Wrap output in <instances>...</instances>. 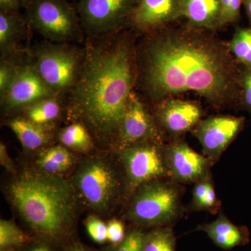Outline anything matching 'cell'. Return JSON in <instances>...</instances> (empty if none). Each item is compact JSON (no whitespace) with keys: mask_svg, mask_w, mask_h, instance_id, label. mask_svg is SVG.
Wrapping results in <instances>:
<instances>
[{"mask_svg":"<svg viewBox=\"0 0 251 251\" xmlns=\"http://www.w3.org/2000/svg\"><path fill=\"white\" fill-rule=\"evenodd\" d=\"M64 251H99L92 248L87 247L85 244H82V242H75L72 244H69Z\"/></svg>","mask_w":251,"mask_h":251,"instance_id":"d590c367","label":"cell"},{"mask_svg":"<svg viewBox=\"0 0 251 251\" xmlns=\"http://www.w3.org/2000/svg\"><path fill=\"white\" fill-rule=\"evenodd\" d=\"M59 140L64 147L80 153H87L94 148L90 132L80 122L64 127L59 133Z\"/></svg>","mask_w":251,"mask_h":251,"instance_id":"44dd1931","label":"cell"},{"mask_svg":"<svg viewBox=\"0 0 251 251\" xmlns=\"http://www.w3.org/2000/svg\"><path fill=\"white\" fill-rule=\"evenodd\" d=\"M212 181L210 173L195 183L191 208L195 211H204L208 188Z\"/></svg>","mask_w":251,"mask_h":251,"instance_id":"f546056e","label":"cell"},{"mask_svg":"<svg viewBox=\"0 0 251 251\" xmlns=\"http://www.w3.org/2000/svg\"><path fill=\"white\" fill-rule=\"evenodd\" d=\"M6 193L19 215L41 241L54 244L72 233L79 196L71 181L41 171L23 173Z\"/></svg>","mask_w":251,"mask_h":251,"instance_id":"3957f363","label":"cell"},{"mask_svg":"<svg viewBox=\"0 0 251 251\" xmlns=\"http://www.w3.org/2000/svg\"><path fill=\"white\" fill-rule=\"evenodd\" d=\"M57 97L36 72L32 60L21 64L7 90L1 96L4 111L23 110L42 99Z\"/></svg>","mask_w":251,"mask_h":251,"instance_id":"30bf717a","label":"cell"},{"mask_svg":"<svg viewBox=\"0 0 251 251\" xmlns=\"http://www.w3.org/2000/svg\"><path fill=\"white\" fill-rule=\"evenodd\" d=\"M156 134L151 117L134 94L131 93L120 128L119 150L150 141Z\"/></svg>","mask_w":251,"mask_h":251,"instance_id":"4fadbf2b","label":"cell"},{"mask_svg":"<svg viewBox=\"0 0 251 251\" xmlns=\"http://www.w3.org/2000/svg\"><path fill=\"white\" fill-rule=\"evenodd\" d=\"M83 50L64 44L39 46L32 60L41 79L56 96L71 92L82 66Z\"/></svg>","mask_w":251,"mask_h":251,"instance_id":"52a82bcc","label":"cell"},{"mask_svg":"<svg viewBox=\"0 0 251 251\" xmlns=\"http://www.w3.org/2000/svg\"><path fill=\"white\" fill-rule=\"evenodd\" d=\"M71 182L79 198L99 214H109L123 192L124 180L120 171L105 156L85 158L77 166Z\"/></svg>","mask_w":251,"mask_h":251,"instance_id":"277c9868","label":"cell"},{"mask_svg":"<svg viewBox=\"0 0 251 251\" xmlns=\"http://www.w3.org/2000/svg\"><path fill=\"white\" fill-rule=\"evenodd\" d=\"M7 125L28 151L39 150L52 140L50 126L36 125L24 117L11 119Z\"/></svg>","mask_w":251,"mask_h":251,"instance_id":"d6986e66","label":"cell"},{"mask_svg":"<svg viewBox=\"0 0 251 251\" xmlns=\"http://www.w3.org/2000/svg\"><path fill=\"white\" fill-rule=\"evenodd\" d=\"M25 18L30 28L50 42H80L83 37L77 9L67 0H24Z\"/></svg>","mask_w":251,"mask_h":251,"instance_id":"8992f818","label":"cell"},{"mask_svg":"<svg viewBox=\"0 0 251 251\" xmlns=\"http://www.w3.org/2000/svg\"><path fill=\"white\" fill-rule=\"evenodd\" d=\"M243 87L242 104L251 113V72L248 70L243 74L241 78Z\"/></svg>","mask_w":251,"mask_h":251,"instance_id":"1f68e13d","label":"cell"},{"mask_svg":"<svg viewBox=\"0 0 251 251\" xmlns=\"http://www.w3.org/2000/svg\"><path fill=\"white\" fill-rule=\"evenodd\" d=\"M138 0H80L77 14L89 38L110 35L129 23Z\"/></svg>","mask_w":251,"mask_h":251,"instance_id":"ba28073f","label":"cell"},{"mask_svg":"<svg viewBox=\"0 0 251 251\" xmlns=\"http://www.w3.org/2000/svg\"><path fill=\"white\" fill-rule=\"evenodd\" d=\"M180 16L181 0H138L129 23L138 30L151 31Z\"/></svg>","mask_w":251,"mask_h":251,"instance_id":"5bb4252c","label":"cell"},{"mask_svg":"<svg viewBox=\"0 0 251 251\" xmlns=\"http://www.w3.org/2000/svg\"><path fill=\"white\" fill-rule=\"evenodd\" d=\"M181 14L193 27L212 28L219 26L220 0H181Z\"/></svg>","mask_w":251,"mask_h":251,"instance_id":"ac0fdd59","label":"cell"},{"mask_svg":"<svg viewBox=\"0 0 251 251\" xmlns=\"http://www.w3.org/2000/svg\"><path fill=\"white\" fill-rule=\"evenodd\" d=\"M145 232L141 229H132L126 234L123 242L117 245L103 248L101 251H143Z\"/></svg>","mask_w":251,"mask_h":251,"instance_id":"484cf974","label":"cell"},{"mask_svg":"<svg viewBox=\"0 0 251 251\" xmlns=\"http://www.w3.org/2000/svg\"><path fill=\"white\" fill-rule=\"evenodd\" d=\"M30 28L25 18L18 13L0 11V51L1 57L16 53L18 44Z\"/></svg>","mask_w":251,"mask_h":251,"instance_id":"e0dca14e","label":"cell"},{"mask_svg":"<svg viewBox=\"0 0 251 251\" xmlns=\"http://www.w3.org/2000/svg\"><path fill=\"white\" fill-rule=\"evenodd\" d=\"M133 193L126 219L137 226H168L181 215V191L173 183L152 180Z\"/></svg>","mask_w":251,"mask_h":251,"instance_id":"5b68a950","label":"cell"},{"mask_svg":"<svg viewBox=\"0 0 251 251\" xmlns=\"http://www.w3.org/2000/svg\"><path fill=\"white\" fill-rule=\"evenodd\" d=\"M164 150L170 177L176 182L196 183L210 173L212 163L184 142L171 144Z\"/></svg>","mask_w":251,"mask_h":251,"instance_id":"7c38bea8","label":"cell"},{"mask_svg":"<svg viewBox=\"0 0 251 251\" xmlns=\"http://www.w3.org/2000/svg\"><path fill=\"white\" fill-rule=\"evenodd\" d=\"M108 241L112 245H117L123 242L126 234L125 233V225L120 220L112 219L107 224Z\"/></svg>","mask_w":251,"mask_h":251,"instance_id":"4dcf8cb0","label":"cell"},{"mask_svg":"<svg viewBox=\"0 0 251 251\" xmlns=\"http://www.w3.org/2000/svg\"><path fill=\"white\" fill-rule=\"evenodd\" d=\"M143 251H176V237L171 226L153 227L145 233Z\"/></svg>","mask_w":251,"mask_h":251,"instance_id":"cb8c5ba5","label":"cell"},{"mask_svg":"<svg viewBox=\"0 0 251 251\" xmlns=\"http://www.w3.org/2000/svg\"><path fill=\"white\" fill-rule=\"evenodd\" d=\"M244 117L215 116L196 125L193 134L202 146L203 153L214 163L237 136L244 126Z\"/></svg>","mask_w":251,"mask_h":251,"instance_id":"8fae6325","label":"cell"},{"mask_svg":"<svg viewBox=\"0 0 251 251\" xmlns=\"http://www.w3.org/2000/svg\"><path fill=\"white\" fill-rule=\"evenodd\" d=\"M243 3H244V6H245L248 17L249 18L251 25V0H243Z\"/></svg>","mask_w":251,"mask_h":251,"instance_id":"8d00e7d4","label":"cell"},{"mask_svg":"<svg viewBox=\"0 0 251 251\" xmlns=\"http://www.w3.org/2000/svg\"><path fill=\"white\" fill-rule=\"evenodd\" d=\"M127 183L133 192L140 185L169 176L164 148L150 141L119 150Z\"/></svg>","mask_w":251,"mask_h":251,"instance_id":"9c48e42d","label":"cell"},{"mask_svg":"<svg viewBox=\"0 0 251 251\" xmlns=\"http://www.w3.org/2000/svg\"><path fill=\"white\" fill-rule=\"evenodd\" d=\"M75 162L73 153L64 145L46 148L39 153L36 163L39 171L59 175L67 171Z\"/></svg>","mask_w":251,"mask_h":251,"instance_id":"ffe728a7","label":"cell"},{"mask_svg":"<svg viewBox=\"0 0 251 251\" xmlns=\"http://www.w3.org/2000/svg\"><path fill=\"white\" fill-rule=\"evenodd\" d=\"M116 33L88 38L69 103L71 117L105 145L118 143L133 79L131 49Z\"/></svg>","mask_w":251,"mask_h":251,"instance_id":"7a4b0ae2","label":"cell"},{"mask_svg":"<svg viewBox=\"0 0 251 251\" xmlns=\"http://www.w3.org/2000/svg\"><path fill=\"white\" fill-rule=\"evenodd\" d=\"M85 226L87 234L94 242L103 244L108 241L107 224L97 216H88L85 220Z\"/></svg>","mask_w":251,"mask_h":251,"instance_id":"83f0119b","label":"cell"},{"mask_svg":"<svg viewBox=\"0 0 251 251\" xmlns=\"http://www.w3.org/2000/svg\"><path fill=\"white\" fill-rule=\"evenodd\" d=\"M12 54L1 57L0 64V94L1 96L6 92L8 87L14 80L18 68L21 64H18L14 58H12Z\"/></svg>","mask_w":251,"mask_h":251,"instance_id":"4316f807","label":"cell"},{"mask_svg":"<svg viewBox=\"0 0 251 251\" xmlns=\"http://www.w3.org/2000/svg\"><path fill=\"white\" fill-rule=\"evenodd\" d=\"M143 85L154 99L196 92L215 103L231 100L238 79L224 49L185 33L154 36L142 54Z\"/></svg>","mask_w":251,"mask_h":251,"instance_id":"6da1fadb","label":"cell"},{"mask_svg":"<svg viewBox=\"0 0 251 251\" xmlns=\"http://www.w3.org/2000/svg\"><path fill=\"white\" fill-rule=\"evenodd\" d=\"M229 49L236 59L251 72V28L238 29Z\"/></svg>","mask_w":251,"mask_h":251,"instance_id":"d4e9b609","label":"cell"},{"mask_svg":"<svg viewBox=\"0 0 251 251\" xmlns=\"http://www.w3.org/2000/svg\"><path fill=\"white\" fill-rule=\"evenodd\" d=\"M0 164L8 173L14 174L16 173L14 161L8 153L7 149L4 144H0Z\"/></svg>","mask_w":251,"mask_h":251,"instance_id":"d6a6232c","label":"cell"},{"mask_svg":"<svg viewBox=\"0 0 251 251\" xmlns=\"http://www.w3.org/2000/svg\"><path fill=\"white\" fill-rule=\"evenodd\" d=\"M24 118L36 125L50 126L61 113V105L57 97L42 99L23 109Z\"/></svg>","mask_w":251,"mask_h":251,"instance_id":"7402d4cb","label":"cell"},{"mask_svg":"<svg viewBox=\"0 0 251 251\" xmlns=\"http://www.w3.org/2000/svg\"><path fill=\"white\" fill-rule=\"evenodd\" d=\"M242 1V0H220L221 14L219 26L239 21Z\"/></svg>","mask_w":251,"mask_h":251,"instance_id":"f1b7e54d","label":"cell"},{"mask_svg":"<svg viewBox=\"0 0 251 251\" xmlns=\"http://www.w3.org/2000/svg\"><path fill=\"white\" fill-rule=\"evenodd\" d=\"M24 0H0V11L9 13L19 12Z\"/></svg>","mask_w":251,"mask_h":251,"instance_id":"836d02e7","label":"cell"},{"mask_svg":"<svg viewBox=\"0 0 251 251\" xmlns=\"http://www.w3.org/2000/svg\"><path fill=\"white\" fill-rule=\"evenodd\" d=\"M16 251H57L52 247L51 244L43 242L29 243L25 247L21 248Z\"/></svg>","mask_w":251,"mask_h":251,"instance_id":"e575fe53","label":"cell"},{"mask_svg":"<svg viewBox=\"0 0 251 251\" xmlns=\"http://www.w3.org/2000/svg\"><path fill=\"white\" fill-rule=\"evenodd\" d=\"M31 242L12 220L0 221V251H16Z\"/></svg>","mask_w":251,"mask_h":251,"instance_id":"603a6c76","label":"cell"},{"mask_svg":"<svg viewBox=\"0 0 251 251\" xmlns=\"http://www.w3.org/2000/svg\"><path fill=\"white\" fill-rule=\"evenodd\" d=\"M202 110L196 104L183 100L165 102L159 110L162 125L173 134H181L198 125Z\"/></svg>","mask_w":251,"mask_h":251,"instance_id":"9a60e30c","label":"cell"},{"mask_svg":"<svg viewBox=\"0 0 251 251\" xmlns=\"http://www.w3.org/2000/svg\"><path fill=\"white\" fill-rule=\"evenodd\" d=\"M198 229L205 232L217 247L225 250L245 245L249 242L250 234L247 227L236 226L222 211L215 221L199 226Z\"/></svg>","mask_w":251,"mask_h":251,"instance_id":"2e32d148","label":"cell"}]
</instances>
